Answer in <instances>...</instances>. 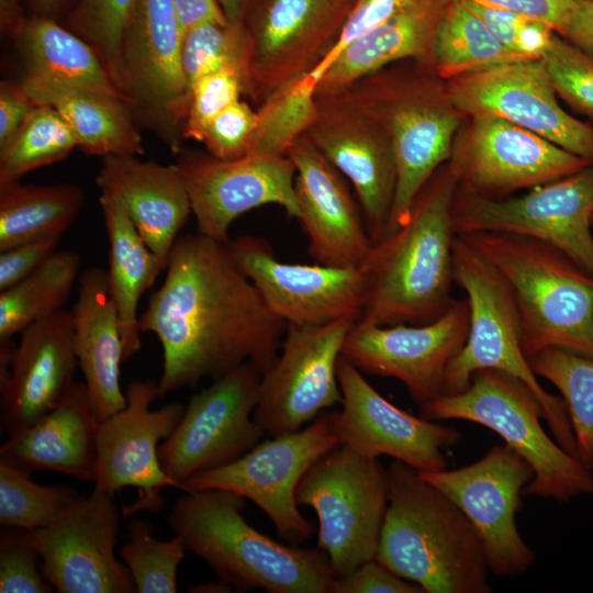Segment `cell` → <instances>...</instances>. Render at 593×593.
<instances>
[{
  "label": "cell",
  "mask_w": 593,
  "mask_h": 593,
  "mask_svg": "<svg viewBox=\"0 0 593 593\" xmlns=\"http://www.w3.org/2000/svg\"><path fill=\"white\" fill-rule=\"evenodd\" d=\"M446 94L465 114L504 119L593 163V126L566 112L541 59H519L450 80Z\"/></svg>",
  "instance_id": "obj_18"
},
{
  "label": "cell",
  "mask_w": 593,
  "mask_h": 593,
  "mask_svg": "<svg viewBox=\"0 0 593 593\" xmlns=\"http://www.w3.org/2000/svg\"><path fill=\"white\" fill-rule=\"evenodd\" d=\"M316 83L306 75L279 88L259 104L258 124L248 154L288 155L316 118Z\"/></svg>",
  "instance_id": "obj_40"
},
{
  "label": "cell",
  "mask_w": 593,
  "mask_h": 593,
  "mask_svg": "<svg viewBox=\"0 0 593 593\" xmlns=\"http://www.w3.org/2000/svg\"><path fill=\"white\" fill-rule=\"evenodd\" d=\"M163 284L141 314V333L163 348L159 398L216 380L246 361L265 373L278 359L287 323L275 315L226 244L179 236Z\"/></svg>",
  "instance_id": "obj_1"
},
{
  "label": "cell",
  "mask_w": 593,
  "mask_h": 593,
  "mask_svg": "<svg viewBox=\"0 0 593 593\" xmlns=\"http://www.w3.org/2000/svg\"><path fill=\"white\" fill-rule=\"evenodd\" d=\"M388 480L376 560L426 593L491 592L484 549L460 508L401 461Z\"/></svg>",
  "instance_id": "obj_3"
},
{
  "label": "cell",
  "mask_w": 593,
  "mask_h": 593,
  "mask_svg": "<svg viewBox=\"0 0 593 593\" xmlns=\"http://www.w3.org/2000/svg\"><path fill=\"white\" fill-rule=\"evenodd\" d=\"M262 373L246 361L193 394L159 445L165 473L184 491L192 475L224 467L254 448L264 428L254 419Z\"/></svg>",
  "instance_id": "obj_11"
},
{
  "label": "cell",
  "mask_w": 593,
  "mask_h": 593,
  "mask_svg": "<svg viewBox=\"0 0 593 593\" xmlns=\"http://www.w3.org/2000/svg\"><path fill=\"white\" fill-rule=\"evenodd\" d=\"M125 395V407L99 425L93 489L114 496L123 488H135L136 500L123 506L124 516H130L159 511L163 489H179L165 473L158 448L178 425L186 405L172 402L150 410L159 398L158 383L150 379L132 381Z\"/></svg>",
  "instance_id": "obj_17"
},
{
  "label": "cell",
  "mask_w": 593,
  "mask_h": 593,
  "mask_svg": "<svg viewBox=\"0 0 593 593\" xmlns=\"http://www.w3.org/2000/svg\"><path fill=\"white\" fill-rule=\"evenodd\" d=\"M357 317L287 324L275 365L262 373L254 419L271 436L300 430L342 402L337 362Z\"/></svg>",
  "instance_id": "obj_15"
},
{
  "label": "cell",
  "mask_w": 593,
  "mask_h": 593,
  "mask_svg": "<svg viewBox=\"0 0 593 593\" xmlns=\"http://www.w3.org/2000/svg\"><path fill=\"white\" fill-rule=\"evenodd\" d=\"M589 1H592V2H593V0H589Z\"/></svg>",
  "instance_id": "obj_62"
},
{
  "label": "cell",
  "mask_w": 593,
  "mask_h": 593,
  "mask_svg": "<svg viewBox=\"0 0 593 593\" xmlns=\"http://www.w3.org/2000/svg\"><path fill=\"white\" fill-rule=\"evenodd\" d=\"M287 156L295 167L298 220L307 235L311 257L327 266H366L374 243L344 176L305 135Z\"/></svg>",
  "instance_id": "obj_25"
},
{
  "label": "cell",
  "mask_w": 593,
  "mask_h": 593,
  "mask_svg": "<svg viewBox=\"0 0 593 593\" xmlns=\"http://www.w3.org/2000/svg\"><path fill=\"white\" fill-rule=\"evenodd\" d=\"M257 124V111L247 102L238 100L209 122L200 143L215 158H239L249 153Z\"/></svg>",
  "instance_id": "obj_49"
},
{
  "label": "cell",
  "mask_w": 593,
  "mask_h": 593,
  "mask_svg": "<svg viewBox=\"0 0 593 593\" xmlns=\"http://www.w3.org/2000/svg\"><path fill=\"white\" fill-rule=\"evenodd\" d=\"M511 284L527 358L546 348L593 357V275L557 248L503 232L459 234Z\"/></svg>",
  "instance_id": "obj_5"
},
{
  "label": "cell",
  "mask_w": 593,
  "mask_h": 593,
  "mask_svg": "<svg viewBox=\"0 0 593 593\" xmlns=\"http://www.w3.org/2000/svg\"><path fill=\"white\" fill-rule=\"evenodd\" d=\"M230 22L243 23L249 0H216Z\"/></svg>",
  "instance_id": "obj_58"
},
{
  "label": "cell",
  "mask_w": 593,
  "mask_h": 593,
  "mask_svg": "<svg viewBox=\"0 0 593 593\" xmlns=\"http://www.w3.org/2000/svg\"><path fill=\"white\" fill-rule=\"evenodd\" d=\"M354 0H266L248 37V96L260 104L318 65Z\"/></svg>",
  "instance_id": "obj_22"
},
{
  "label": "cell",
  "mask_w": 593,
  "mask_h": 593,
  "mask_svg": "<svg viewBox=\"0 0 593 593\" xmlns=\"http://www.w3.org/2000/svg\"><path fill=\"white\" fill-rule=\"evenodd\" d=\"M0 20L2 30L13 35L24 20L19 12L18 0H0Z\"/></svg>",
  "instance_id": "obj_57"
},
{
  "label": "cell",
  "mask_w": 593,
  "mask_h": 593,
  "mask_svg": "<svg viewBox=\"0 0 593 593\" xmlns=\"http://www.w3.org/2000/svg\"><path fill=\"white\" fill-rule=\"evenodd\" d=\"M128 541L121 548L137 593L177 592L178 568L184 556V544L179 535L170 540L154 536V527L144 521L128 523Z\"/></svg>",
  "instance_id": "obj_43"
},
{
  "label": "cell",
  "mask_w": 593,
  "mask_h": 593,
  "mask_svg": "<svg viewBox=\"0 0 593 593\" xmlns=\"http://www.w3.org/2000/svg\"><path fill=\"white\" fill-rule=\"evenodd\" d=\"M98 421L85 382L25 429L9 436L0 461L29 471L51 470L94 481Z\"/></svg>",
  "instance_id": "obj_30"
},
{
  "label": "cell",
  "mask_w": 593,
  "mask_h": 593,
  "mask_svg": "<svg viewBox=\"0 0 593 593\" xmlns=\"http://www.w3.org/2000/svg\"><path fill=\"white\" fill-rule=\"evenodd\" d=\"M97 183L116 198L166 270L179 232L192 213L178 166L142 161L134 155L103 157Z\"/></svg>",
  "instance_id": "obj_28"
},
{
  "label": "cell",
  "mask_w": 593,
  "mask_h": 593,
  "mask_svg": "<svg viewBox=\"0 0 593 593\" xmlns=\"http://www.w3.org/2000/svg\"><path fill=\"white\" fill-rule=\"evenodd\" d=\"M247 79L244 71L226 67L200 77L190 85L189 105L183 125V136L197 142L209 122L246 94Z\"/></svg>",
  "instance_id": "obj_46"
},
{
  "label": "cell",
  "mask_w": 593,
  "mask_h": 593,
  "mask_svg": "<svg viewBox=\"0 0 593 593\" xmlns=\"http://www.w3.org/2000/svg\"><path fill=\"white\" fill-rule=\"evenodd\" d=\"M385 125L392 142L396 186L385 235L402 226L419 192L454 152L462 112L425 78L381 70L344 88Z\"/></svg>",
  "instance_id": "obj_8"
},
{
  "label": "cell",
  "mask_w": 593,
  "mask_h": 593,
  "mask_svg": "<svg viewBox=\"0 0 593 593\" xmlns=\"http://www.w3.org/2000/svg\"><path fill=\"white\" fill-rule=\"evenodd\" d=\"M540 59L557 94L593 119V57L557 33Z\"/></svg>",
  "instance_id": "obj_45"
},
{
  "label": "cell",
  "mask_w": 593,
  "mask_h": 593,
  "mask_svg": "<svg viewBox=\"0 0 593 593\" xmlns=\"http://www.w3.org/2000/svg\"><path fill=\"white\" fill-rule=\"evenodd\" d=\"M248 57L245 22H204L182 37L181 61L189 88L200 77L226 67L240 69L247 79Z\"/></svg>",
  "instance_id": "obj_44"
},
{
  "label": "cell",
  "mask_w": 593,
  "mask_h": 593,
  "mask_svg": "<svg viewBox=\"0 0 593 593\" xmlns=\"http://www.w3.org/2000/svg\"><path fill=\"white\" fill-rule=\"evenodd\" d=\"M327 414H320L300 430L258 443L237 460L199 472L184 482V491L220 489L254 502L291 545L310 538L313 525L301 514L295 490L306 471L338 446Z\"/></svg>",
  "instance_id": "obj_12"
},
{
  "label": "cell",
  "mask_w": 593,
  "mask_h": 593,
  "mask_svg": "<svg viewBox=\"0 0 593 593\" xmlns=\"http://www.w3.org/2000/svg\"><path fill=\"white\" fill-rule=\"evenodd\" d=\"M527 59L503 46L484 22L458 0H448L437 21L430 66L451 80L494 65Z\"/></svg>",
  "instance_id": "obj_37"
},
{
  "label": "cell",
  "mask_w": 593,
  "mask_h": 593,
  "mask_svg": "<svg viewBox=\"0 0 593 593\" xmlns=\"http://www.w3.org/2000/svg\"><path fill=\"white\" fill-rule=\"evenodd\" d=\"M136 4L137 0H80L69 18L70 31L94 49L116 88L127 98L123 45Z\"/></svg>",
  "instance_id": "obj_42"
},
{
  "label": "cell",
  "mask_w": 593,
  "mask_h": 593,
  "mask_svg": "<svg viewBox=\"0 0 593 593\" xmlns=\"http://www.w3.org/2000/svg\"><path fill=\"white\" fill-rule=\"evenodd\" d=\"M593 57V2L575 0L574 8L561 35Z\"/></svg>",
  "instance_id": "obj_55"
},
{
  "label": "cell",
  "mask_w": 593,
  "mask_h": 593,
  "mask_svg": "<svg viewBox=\"0 0 593 593\" xmlns=\"http://www.w3.org/2000/svg\"><path fill=\"white\" fill-rule=\"evenodd\" d=\"M83 202V191L70 183L0 182V250L42 236H63Z\"/></svg>",
  "instance_id": "obj_35"
},
{
  "label": "cell",
  "mask_w": 593,
  "mask_h": 593,
  "mask_svg": "<svg viewBox=\"0 0 593 593\" xmlns=\"http://www.w3.org/2000/svg\"><path fill=\"white\" fill-rule=\"evenodd\" d=\"M20 335L9 376L0 382L1 424L8 436L59 405L75 388L79 367L71 311L63 309Z\"/></svg>",
  "instance_id": "obj_26"
},
{
  "label": "cell",
  "mask_w": 593,
  "mask_h": 593,
  "mask_svg": "<svg viewBox=\"0 0 593 593\" xmlns=\"http://www.w3.org/2000/svg\"><path fill=\"white\" fill-rule=\"evenodd\" d=\"M419 474L468 518L492 573L515 577L534 564L535 553L523 540L516 525L521 495L534 478V470L513 448L506 444L495 445L471 465Z\"/></svg>",
  "instance_id": "obj_13"
},
{
  "label": "cell",
  "mask_w": 593,
  "mask_h": 593,
  "mask_svg": "<svg viewBox=\"0 0 593 593\" xmlns=\"http://www.w3.org/2000/svg\"><path fill=\"white\" fill-rule=\"evenodd\" d=\"M13 36L25 63L23 81L56 83L127 98L116 88L94 49L53 20L44 16L24 19Z\"/></svg>",
  "instance_id": "obj_34"
},
{
  "label": "cell",
  "mask_w": 593,
  "mask_h": 593,
  "mask_svg": "<svg viewBox=\"0 0 593 593\" xmlns=\"http://www.w3.org/2000/svg\"><path fill=\"white\" fill-rule=\"evenodd\" d=\"M245 499L206 489L176 500L168 523L186 550L203 559L237 591L329 593L335 579L324 551L286 546L250 526Z\"/></svg>",
  "instance_id": "obj_4"
},
{
  "label": "cell",
  "mask_w": 593,
  "mask_h": 593,
  "mask_svg": "<svg viewBox=\"0 0 593 593\" xmlns=\"http://www.w3.org/2000/svg\"><path fill=\"white\" fill-rule=\"evenodd\" d=\"M424 593L421 586L409 581L376 559L362 563L345 577L335 578L329 593Z\"/></svg>",
  "instance_id": "obj_51"
},
{
  "label": "cell",
  "mask_w": 593,
  "mask_h": 593,
  "mask_svg": "<svg viewBox=\"0 0 593 593\" xmlns=\"http://www.w3.org/2000/svg\"><path fill=\"white\" fill-rule=\"evenodd\" d=\"M119 529L113 495L93 489L49 526L26 533L57 592L132 593L131 573L114 555Z\"/></svg>",
  "instance_id": "obj_19"
},
{
  "label": "cell",
  "mask_w": 593,
  "mask_h": 593,
  "mask_svg": "<svg viewBox=\"0 0 593 593\" xmlns=\"http://www.w3.org/2000/svg\"><path fill=\"white\" fill-rule=\"evenodd\" d=\"M81 266L70 249L56 250L36 270L0 292V345L63 310Z\"/></svg>",
  "instance_id": "obj_36"
},
{
  "label": "cell",
  "mask_w": 593,
  "mask_h": 593,
  "mask_svg": "<svg viewBox=\"0 0 593 593\" xmlns=\"http://www.w3.org/2000/svg\"><path fill=\"white\" fill-rule=\"evenodd\" d=\"M460 2L484 22L503 46L523 58L540 59L557 34L547 24L519 13Z\"/></svg>",
  "instance_id": "obj_47"
},
{
  "label": "cell",
  "mask_w": 593,
  "mask_h": 593,
  "mask_svg": "<svg viewBox=\"0 0 593 593\" xmlns=\"http://www.w3.org/2000/svg\"><path fill=\"white\" fill-rule=\"evenodd\" d=\"M450 159L459 190L497 198L569 176L592 164L504 119L472 116L469 137Z\"/></svg>",
  "instance_id": "obj_24"
},
{
  "label": "cell",
  "mask_w": 593,
  "mask_h": 593,
  "mask_svg": "<svg viewBox=\"0 0 593 593\" xmlns=\"http://www.w3.org/2000/svg\"><path fill=\"white\" fill-rule=\"evenodd\" d=\"M71 313L75 353L93 412L102 423L126 405L121 388L123 339L105 269L91 267L81 273Z\"/></svg>",
  "instance_id": "obj_29"
},
{
  "label": "cell",
  "mask_w": 593,
  "mask_h": 593,
  "mask_svg": "<svg viewBox=\"0 0 593 593\" xmlns=\"http://www.w3.org/2000/svg\"><path fill=\"white\" fill-rule=\"evenodd\" d=\"M184 34L189 29L204 22H227L216 0H172Z\"/></svg>",
  "instance_id": "obj_56"
},
{
  "label": "cell",
  "mask_w": 593,
  "mask_h": 593,
  "mask_svg": "<svg viewBox=\"0 0 593 593\" xmlns=\"http://www.w3.org/2000/svg\"><path fill=\"white\" fill-rule=\"evenodd\" d=\"M61 235H47L0 250V292L36 270L56 251Z\"/></svg>",
  "instance_id": "obj_52"
},
{
  "label": "cell",
  "mask_w": 593,
  "mask_h": 593,
  "mask_svg": "<svg viewBox=\"0 0 593 593\" xmlns=\"http://www.w3.org/2000/svg\"><path fill=\"white\" fill-rule=\"evenodd\" d=\"M419 416L436 422L463 419L497 433L534 470L524 496L563 502L593 494L591 469L546 433L540 422L544 410L535 392L510 373L480 369L462 392L421 404Z\"/></svg>",
  "instance_id": "obj_7"
},
{
  "label": "cell",
  "mask_w": 593,
  "mask_h": 593,
  "mask_svg": "<svg viewBox=\"0 0 593 593\" xmlns=\"http://www.w3.org/2000/svg\"><path fill=\"white\" fill-rule=\"evenodd\" d=\"M233 591L234 589L228 583L220 579L216 582L200 583L188 589V592L193 593H230Z\"/></svg>",
  "instance_id": "obj_59"
},
{
  "label": "cell",
  "mask_w": 593,
  "mask_h": 593,
  "mask_svg": "<svg viewBox=\"0 0 593 593\" xmlns=\"http://www.w3.org/2000/svg\"><path fill=\"white\" fill-rule=\"evenodd\" d=\"M454 279L470 307L465 346L449 362L444 395L466 390L480 369H496L525 382L538 398L544 419L558 444L575 456L574 435L562 398L547 392L522 348L521 316L511 284L468 239L457 235L452 249Z\"/></svg>",
  "instance_id": "obj_6"
},
{
  "label": "cell",
  "mask_w": 593,
  "mask_h": 593,
  "mask_svg": "<svg viewBox=\"0 0 593 593\" xmlns=\"http://www.w3.org/2000/svg\"><path fill=\"white\" fill-rule=\"evenodd\" d=\"M592 226H593V214H592Z\"/></svg>",
  "instance_id": "obj_61"
},
{
  "label": "cell",
  "mask_w": 593,
  "mask_h": 593,
  "mask_svg": "<svg viewBox=\"0 0 593 593\" xmlns=\"http://www.w3.org/2000/svg\"><path fill=\"white\" fill-rule=\"evenodd\" d=\"M99 202L109 240V292L118 311L126 361L141 349L139 300L165 269L139 235L123 204L102 192Z\"/></svg>",
  "instance_id": "obj_33"
},
{
  "label": "cell",
  "mask_w": 593,
  "mask_h": 593,
  "mask_svg": "<svg viewBox=\"0 0 593 593\" xmlns=\"http://www.w3.org/2000/svg\"><path fill=\"white\" fill-rule=\"evenodd\" d=\"M38 9L49 11L57 7L60 0H34Z\"/></svg>",
  "instance_id": "obj_60"
},
{
  "label": "cell",
  "mask_w": 593,
  "mask_h": 593,
  "mask_svg": "<svg viewBox=\"0 0 593 593\" xmlns=\"http://www.w3.org/2000/svg\"><path fill=\"white\" fill-rule=\"evenodd\" d=\"M35 105L21 82L1 81L0 148L13 137Z\"/></svg>",
  "instance_id": "obj_54"
},
{
  "label": "cell",
  "mask_w": 593,
  "mask_h": 593,
  "mask_svg": "<svg viewBox=\"0 0 593 593\" xmlns=\"http://www.w3.org/2000/svg\"><path fill=\"white\" fill-rule=\"evenodd\" d=\"M337 379L342 409L327 416L339 445L369 458L389 456L419 472L447 468L445 450L460 440L457 429L399 409L342 355Z\"/></svg>",
  "instance_id": "obj_20"
},
{
  "label": "cell",
  "mask_w": 593,
  "mask_h": 593,
  "mask_svg": "<svg viewBox=\"0 0 593 593\" xmlns=\"http://www.w3.org/2000/svg\"><path fill=\"white\" fill-rule=\"evenodd\" d=\"M459 172L449 159L416 198L406 222L373 247L366 264L360 320L377 325L425 324L451 305L454 203Z\"/></svg>",
  "instance_id": "obj_2"
},
{
  "label": "cell",
  "mask_w": 593,
  "mask_h": 593,
  "mask_svg": "<svg viewBox=\"0 0 593 593\" xmlns=\"http://www.w3.org/2000/svg\"><path fill=\"white\" fill-rule=\"evenodd\" d=\"M40 560V553L29 540L26 530L4 527L0 533V592H53L54 588L44 577Z\"/></svg>",
  "instance_id": "obj_48"
},
{
  "label": "cell",
  "mask_w": 593,
  "mask_h": 593,
  "mask_svg": "<svg viewBox=\"0 0 593 593\" xmlns=\"http://www.w3.org/2000/svg\"><path fill=\"white\" fill-rule=\"evenodd\" d=\"M533 371L561 393L571 422L575 457L593 468V357L546 348L528 358Z\"/></svg>",
  "instance_id": "obj_38"
},
{
  "label": "cell",
  "mask_w": 593,
  "mask_h": 593,
  "mask_svg": "<svg viewBox=\"0 0 593 593\" xmlns=\"http://www.w3.org/2000/svg\"><path fill=\"white\" fill-rule=\"evenodd\" d=\"M295 500L315 511L317 548L328 557L335 578L376 559L389 503L388 470L378 458L336 446L306 471Z\"/></svg>",
  "instance_id": "obj_9"
},
{
  "label": "cell",
  "mask_w": 593,
  "mask_h": 593,
  "mask_svg": "<svg viewBox=\"0 0 593 593\" xmlns=\"http://www.w3.org/2000/svg\"><path fill=\"white\" fill-rule=\"evenodd\" d=\"M226 246L270 311L284 323L318 325L360 317L367 291L365 267L284 262L276 258L268 242L251 235L230 239Z\"/></svg>",
  "instance_id": "obj_21"
},
{
  "label": "cell",
  "mask_w": 593,
  "mask_h": 593,
  "mask_svg": "<svg viewBox=\"0 0 593 593\" xmlns=\"http://www.w3.org/2000/svg\"><path fill=\"white\" fill-rule=\"evenodd\" d=\"M416 0H354L339 33L318 65L309 75L318 81L339 54Z\"/></svg>",
  "instance_id": "obj_50"
},
{
  "label": "cell",
  "mask_w": 593,
  "mask_h": 593,
  "mask_svg": "<svg viewBox=\"0 0 593 593\" xmlns=\"http://www.w3.org/2000/svg\"><path fill=\"white\" fill-rule=\"evenodd\" d=\"M75 147L76 137L59 112L36 104L0 148V182L18 180L29 171L59 161Z\"/></svg>",
  "instance_id": "obj_39"
},
{
  "label": "cell",
  "mask_w": 593,
  "mask_h": 593,
  "mask_svg": "<svg viewBox=\"0 0 593 593\" xmlns=\"http://www.w3.org/2000/svg\"><path fill=\"white\" fill-rule=\"evenodd\" d=\"M317 114L304 134L354 187L367 232L385 235L396 186L390 134L350 91L316 94Z\"/></svg>",
  "instance_id": "obj_14"
},
{
  "label": "cell",
  "mask_w": 593,
  "mask_h": 593,
  "mask_svg": "<svg viewBox=\"0 0 593 593\" xmlns=\"http://www.w3.org/2000/svg\"><path fill=\"white\" fill-rule=\"evenodd\" d=\"M469 324L467 299H455L425 324L383 326L358 318L342 356L361 372L400 380L421 405L444 395L447 367L465 346Z\"/></svg>",
  "instance_id": "obj_16"
},
{
  "label": "cell",
  "mask_w": 593,
  "mask_h": 593,
  "mask_svg": "<svg viewBox=\"0 0 593 593\" xmlns=\"http://www.w3.org/2000/svg\"><path fill=\"white\" fill-rule=\"evenodd\" d=\"M182 37L172 0H137L123 45L127 96L157 123L171 127L184 123L189 105Z\"/></svg>",
  "instance_id": "obj_27"
},
{
  "label": "cell",
  "mask_w": 593,
  "mask_h": 593,
  "mask_svg": "<svg viewBox=\"0 0 593 593\" xmlns=\"http://www.w3.org/2000/svg\"><path fill=\"white\" fill-rule=\"evenodd\" d=\"M36 104L55 108L89 155H143L141 135L124 97L56 83L20 81Z\"/></svg>",
  "instance_id": "obj_32"
},
{
  "label": "cell",
  "mask_w": 593,
  "mask_h": 593,
  "mask_svg": "<svg viewBox=\"0 0 593 593\" xmlns=\"http://www.w3.org/2000/svg\"><path fill=\"white\" fill-rule=\"evenodd\" d=\"M593 163L517 198H488L458 189L457 235L503 232L544 242L593 275Z\"/></svg>",
  "instance_id": "obj_10"
},
{
  "label": "cell",
  "mask_w": 593,
  "mask_h": 593,
  "mask_svg": "<svg viewBox=\"0 0 593 593\" xmlns=\"http://www.w3.org/2000/svg\"><path fill=\"white\" fill-rule=\"evenodd\" d=\"M31 471L0 461V524L34 530L56 522L80 496L63 484L42 485Z\"/></svg>",
  "instance_id": "obj_41"
},
{
  "label": "cell",
  "mask_w": 593,
  "mask_h": 593,
  "mask_svg": "<svg viewBox=\"0 0 593 593\" xmlns=\"http://www.w3.org/2000/svg\"><path fill=\"white\" fill-rule=\"evenodd\" d=\"M486 8L506 10L547 24L562 35L575 0H458Z\"/></svg>",
  "instance_id": "obj_53"
},
{
  "label": "cell",
  "mask_w": 593,
  "mask_h": 593,
  "mask_svg": "<svg viewBox=\"0 0 593 593\" xmlns=\"http://www.w3.org/2000/svg\"><path fill=\"white\" fill-rule=\"evenodd\" d=\"M448 0H416L345 48L316 83V94L339 91L387 66L415 59L430 65L433 35Z\"/></svg>",
  "instance_id": "obj_31"
},
{
  "label": "cell",
  "mask_w": 593,
  "mask_h": 593,
  "mask_svg": "<svg viewBox=\"0 0 593 593\" xmlns=\"http://www.w3.org/2000/svg\"><path fill=\"white\" fill-rule=\"evenodd\" d=\"M191 202L198 233L226 244L232 223L266 204L299 219L295 167L288 156L247 154L235 159L187 152L177 164Z\"/></svg>",
  "instance_id": "obj_23"
}]
</instances>
